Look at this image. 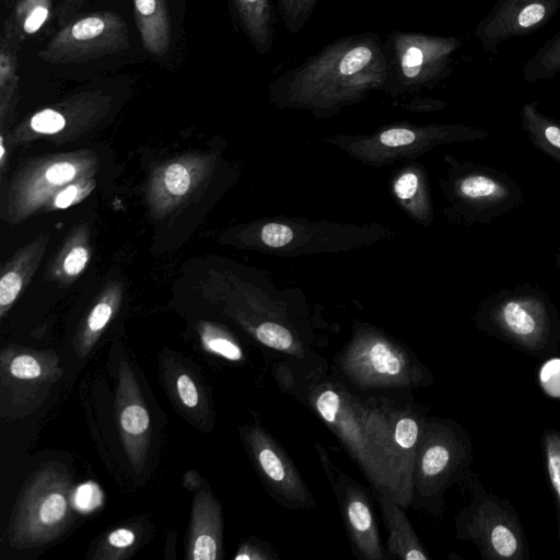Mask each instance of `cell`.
Listing matches in <instances>:
<instances>
[{
    "label": "cell",
    "instance_id": "cell-19",
    "mask_svg": "<svg viewBox=\"0 0 560 560\" xmlns=\"http://www.w3.org/2000/svg\"><path fill=\"white\" fill-rule=\"evenodd\" d=\"M222 551V510L208 489L195 495L188 538V559L215 560Z\"/></svg>",
    "mask_w": 560,
    "mask_h": 560
},
{
    "label": "cell",
    "instance_id": "cell-23",
    "mask_svg": "<svg viewBox=\"0 0 560 560\" xmlns=\"http://www.w3.org/2000/svg\"><path fill=\"white\" fill-rule=\"evenodd\" d=\"M520 117L532 144L560 163V121L541 113L536 101L523 104Z\"/></svg>",
    "mask_w": 560,
    "mask_h": 560
},
{
    "label": "cell",
    "instance_id": "cell-43",
    "mask_svg": "<svg viewBox=\"0 0 560 560\" xmlns=\"http://www.w3.org/2000/svg\"><path fill=\"white\" fill-rule=\"evenodd\" d=\"M3 154H4V148H3V141L1 138V153H0L1 159L3 158Z\"/></svg>",
    "mask_w": 560,
    "mask_h": 560
},
{
    "label": "cell",
    "instance_id": "cell-33",
    "mask_svg": "<svg viewBox=\"0 0 560 560\" xmlns=\"http://www.w3.org/2000/svg\"><path fill=\"white\" fill-rule=\"evenodd\" d=\"M165 185L170 192L184 195L190 186V176L185 166L174 163L166 168Z\"/></svg>",
    "mask_w": 560,
    "mask_h": 560
},
{
    "label": "cell",
    "instance_id": "cell-15",
    "mask_svg": "<svg viewBox=\"0 0 560 560\" xmlns=\"http://www.w3.org/2000/svg\"><path fill=\"white\" fill-rule=\"evenodd\" d=\"M560 11V0H498L475 30L487 51H495L504 42L526 36Z\"/></svg>",
    "mask_w": 560,
    "mask_h": 560
},
{
    "label": "cell",
    "instance_id": "cell-18",
    "mask_svg": "<svg viewBox=\"0 0 560 560\" xmlns=\"http://www.w3.org/2000/svg\"><path fill=\"white\" fill-rule=\"evenodd\" d=\"M460 46L453 37L404 36L399 40V59L404 77L425 81L436 77Z\"/></svg>",
    "mask_w": 560,
    "mask_h": 560
},
{
    "label": "cell",
    "instance_id": "cell-7",
    "mask_svg": "<svg viewBox=\"0 0 560 560\" xmlns=\"http://www.w3.org/2000/svg\"><path fill=\"white\" fill-rule=\"evenodd\" d=\"M462 481L470 500L455 516V537L471 541L486 560H528L526 534L512 503L489 492L471 470Z\"/></svg>",
    "mask_w": 560,
    "mask_h": 560
},
{
    "label": "cell",
    "instance_id": "cell-28",
    "mask_svg": "<svg viewBox=\"0 0 560 560\" xmlns=\"http://www.w3.org/2000/svg\"><path fill=\"white\" fill-rule=\"evenodd\" d=\"M541 451L546 471L557 506L558 540L560 545V431L545 429L541 433Z\"/></svg>",
    "mask_w": 560,
    "mask_h": 560
},
{
    "label": "cell",
    "instance_id": "cell-35",
    "mask_svg": "<svg viewBox=\"0 0 560 560\" xmlns=\"http://www.w3.org/2000/svg\"><path fill=\"white\" fill-rule=\"evenodd\" d=\"M277 558L273 549L267 542L246 541L241 545L235 560H272Z\"/></svg>",
    "mask_w": 560,
    "mask_h": 560
},
{
    "label": "cell",
    "instance_id": "cell-10",
    "mask_svg": "<svg viewBox=\"0 0 560 560\" xmlns=\"http://www.w3.org/2000/svg\"><path fill=\"white\" fill-rule=\"evenodd\" d=\"M282 376L290 392L308 406L334 432L349 455L369 477L363 443V398L352 394L342 383L317 371ZM281 376V375H280Z\"/></svg>",
    "mask_w": 560,
    "mask_h": 560
},
{
    "label": "cell",
    "instance_id": "cell-5",
    "mask_svg": "<svg viewBox=\"0 0 560 560\" xmlns=\"http://www.w3.org/2000/svg\"><path fill=\"white\" fill-rule=\"evenodd\" d=\"M447 164L441 189L451 223L489 224L517 208L524 200L521 186L504 172L445 155Z\"/></svg>",
    "mask_w": 560,
    "mask_h": 560
},
{
    "label": "cell",
    "instance_id": "cell-36",
    "mask_svg": "<svg viewBox=\"0 0 560 560\" xmlns=\"http://www.w3.org/2000/svg\"><path fill=\"white\" fill-rule=\"evenodd\" d=\"M22 287L21 278L15 272L5 273L0 281V305L9 306L18 296Z\"/></svg>",
    "mask_w": 560,
    "mask_h": 560
},
{
    "label": "cell",
    "instance_id": "cell-27",
    "mask_svg": "<svg viewBox=\"0 0 560 560\" xmlns=\"http://www.w3.org/2000/svg\"><path fill=\"white\" fill-rule=\"evenodd\" d=\"M234 2L253 40L257 45H266L270 35L268 0H234Z\"/></svg>",
    "mask_w": 560,
    "mask_h": 560
},
{
    "label": "cell",
    "instance_id": "cell-44",
    "mask_svg": "<svg viewBox=\"0 0 560 560\" xmlns=\"http://www.w3.org/2000/svg\"><path fill=\"white\" fill-rule=\"evenodd\" d=\"M4 2H9L10 0H3Z\"/></svg>",
    "mask_w": 560,
    "mask_h": 560
},
{
    "label": "cell",
    "instance_id": "cell-13",
    "mask_svg": "<svg viewBox=\"0 0 560 560\" xmlns=\"http://www.w3.org/2000/svg\"><path fill=\"white\" fill-rule=\"evenodd\" d=\"M129 47L125 20L112 11H100L77 19L60 28L39 49L38 57L52 65L83 63Z\"/></svg>",
    "mask_w": 560,
    "mask_h": 560
},
{
    "label": "cell",
    "instance_id": "cell-29",
    "mask_svg": "<svg viewBox=\"0 0 560 560\" xmlns=\"http://www.w3.org/2000/svg\"><path fill=\"white\" fill-rule=\"evenodd\" d=\"M200 338L203 348L210 353L233 362L244 359V353L238 342L218 327L206 326L200 331Z\"/></svg>",
    "mask_w": 560,
    "mask_h": 560
},
{
    "label": "cell",
    "instance_id": "cell-42",
    "mask_svg": "<svg viewBox=\"0 0 560 560\" xmlns=\"http://www.w3.org/2000/svg\"><path fill=\"white\" fill-rule=\"evenodd\" d=\"M555 262H556V266L558 267V269H560V247L558 248V250L556 253Z\"/></svg>",
    "mask_w": 560,
    "mask_h": 560
},
{
    "label": "cell",
    "instance_id": "cell-21",
    "mask_svg": "<svg viewBox=\"0 0 560 560\" xmlns=\"http://www.w3.org/2000/svg\"><path fill=\"white\" fill-rule=\"evenodd\" d=\"M393 194L404 211L416 222L430 225L433 208L425 170L419 164H409L397 172Z\"/></svg>",
    "mask_w": 560,
    "mask_h": 560
},
{
    "label": "cell",
    "instance_id": "cell-20",
    "mask_svg": "<svg viewBox=\"0 0 560 560\" xmlns=\"http://www.w3.org/2000/svg\"><path fill=\"white\" fill-rule=\"evenodd\" d=\"M378 502L388 533L385 552L390 558L396 559H430L409 518L405 514V509L387 494L378 493Z\"/></svg>",
    "mask_w": 560,
    "mask_h": 560
},
{
    "label": "cell",
    "instance_id": "cell-14",
    "mask_svg": "<svg viewBox=\"0 0 560 560\" xmlns=\"http://www.w3.org/2000/svg\"><path fill=\"white\" fill-rule=\"evenodd\" d=\"M243 436L256 470L271 497L288 509H311L314 498L278 441L258 423L246 427Z\"/></svg>",
    "mask_w": 560,
    "mask_h": 560
},
{
    "label": "cell",
    "instance_id": "cell-31",
    "mask_svg": "<svg viewBox=\"0 0 560 560\" xmlns=\"http://www.w3.org/2000/svg\"><path fill=\"white\" fill-rule=\"evenodd\" d=\"M136 541V534L132 529L127 527H119L112 530L104 544L103 551L106 550L109 553L105 559H113L114 552H118V558L124 557L122 552L128 551Z\"/></svg>",
    "mask_w": 560,
    "mask_h": 560
},
{
    "label": "cell",
    "instance_id": "cell-39",
    "mask_svg": "<svg viewBox=\"0 0 560 560\" xmlns=\"http://www.w3.org/2000/svg\"><path fill=\"white\" fill-rule=\"evenodd\" d=\"M315 0H282L283 9L289 16L296 19L299 14L307 11Z\"/></svg>",
    "mask_w": 560,
    "mask_h": 560
},
{
    "label": "cell",
    "instance_id": "cell-25",
    "mask_svg": "<svg viewBox=\"0 0 560 560\" xmlns=\"http://www.w3.org/2000/svg\"><path fill=\"white\" fill-rule=\"evenodd\" d=\"M555 78H560V28L523 66V79L528 83Z\"/></svg>",
    "mask_w": 560,
    "mask_h": 560
},
{
    "label": "cell",
    "instance_id": "cell-9",
    "mask_svg": "<svg viewBox=\"0 0 560 560\" xmlns=\"http://www.w3.org/2000/svg\"><path fill=\"white\" fill-rule=\"evenodd\" d=\"M489 132L466 125L395 126L370 136L337 135L327 141L352 159L383 166L409 160L439 145L486 139Z\"/></svg>",
    "mask_w": 560,
    "mask_h": 560
},
{
    "label": "cell",
    "instance_id": "cell-40",
    "mask_svg": "<svg viewBox=\"0 0 560 560\" xmlns=\"http://www.w3.org/2000/svg\"><path fill=\"white\" fill-rule=\"evenodd\" d=\"M78 194V189L74 186L67 187L62 190L55 200V205L58 208H67L73 201Z\"/></svg>",
    "mask_w": 560,
    "mask_h": 560
},
{
    "label": "cell",
    "instance_id": "cell-30",
    "mask_svg": "<svg viewBox=\"0 0 560 560\" xmlns=\"http://www.w3.org/2000/svg\"><path fill=\"white\" fill-rule=\"evenodd\" d=\"M538 383L548 397L560 399V357L544 360L538 370Z\"/></svg>",
    "mask_w": 560,
    "mask_h": 560
},
{
    "label": "cell",
    "instance_id": "cell-17",
    "mask_svg": "<svg viewBox=\"0 0 560 560\" xmlns=\"http://www.w3.org/2000/svg\"><path fill=\"white\" fill-rule=\"evenodd\" d=\"M116 405L125 452L136 472H141L150 443V416L126 361L119 364Z\"/></svg>",
    "mask_w": 560,
    "mask_h": 560
},
{
    "label": "cell",
    "instance_id": "cell-2",
    "mask_svg": "<svg viewBox=\"0 0 560 560\" xmlns=\"http://www.w3.org/2000/svg\"><path fill=\"white\" fill-rule=\"evenodd\" d=\"M475 327L537 359L560 353V315L549 295L529 283L502 289L477 306Z\"/></svg>",
    "mask_w": 560,
    "mask_h": 560
},
{
    "label": "cell",
    "instance_id": "cell-4",
    "mask_svg": "<svg viewBox=\"0 0 560 560\" xmlns=\"http://www.w3.org/2000/svg\"><path fill=\"white\" fill-rule=\"evenodd\" d=\"M337 363L346 378L364 390L412 389L433 381L410 349L366 324L354 328Z\"/></svg>",
    "mask_w": 560,
    "mask_h": 560
},
{
    "label": "cell",
    "instance_id": "cell-24",
    "mask_svg": "<svg viewBox=\"0 0 560 560\" xmlns=\"http://www.w3.org/2000/svg\"><path fill=\"white\" fill-rule=\"evenodd\" d=\"M21 39L12 16L5 19L0 40V90L2 102L9 101L19 80V49Z\"/></svg>",
    "mask_w": 560,
    "mask_h": 560
},
{
    "label": "cell",
    "instance_id": "cell-41",
    "mask_svg": "<svg viewBox=\"0 0 560 560\" xmlns=\"http://www.w3.org/2000/svg\"><path fill=\"white\" fill-rule=\"evenodd\" d=\"M84 0H61L58 8L59 16H65L70 13L71 10L81 5Z\"/></svg>",
    "mask_w": 560,
    "mask_h": 560
},
{
    "label": "cell",
    "instance_id": "cell-3",
    "mask_svg": "<svg viewBox=\"0 0 560 560\" xmlns=\"http://www.w3.org/2000/svg\"><path fill=\"white\" fill-rule=\"evenodd\" d=\"M472 460V440L458 422L427 417L416 450L411 505L441 517L446 490L464 479Z\"/></svg>",
    "mask_w": 560,
    "mask_h": 560
},
{
    "label": "cell",
    "instance_id": "cell-1",
    "mask_svg": "<svg viewBox=\"0 0 560 560\" xmlns=\"http://www.w3.org/2000/svg\"><path fill=\"white\" fill-rule=\"evenodd\" d=\"M363 443L368 480L405 510L411 506L412 472L425 412L413 400L387 396L363 398Z\"/></svg>",
    "mask_w": 560,
    "mask_h": 560
},
{
    "label": "cell",
    "instance_id": "cell-12",
    "mask_svg": "<svg viewBox=\"0 0 560 560\" xmlns=\"http://www.w3.org/2000/svg\"><path fill=\"white\" fill-rule=\"evenodd\" d=\"M62 375L54 352L7 348L0 354L2 416L24 417L37 409Z\"/></svg>",
    "mask_w": 560,
    "mask_h": 560
},
{
    "label": "cell",
    "instance_id": "cell-37",
    "mask_svg": "<svg viewBox=\"0 0 560 560\" xmlns=\"http://www.w3.org/2000/svg\"><path fill=\"white\" fill-rule=\"evenodd\" d=\"M88 261V252L83 247H74L63 261L65 271L74 276L78 275Z\"/></svg>",
    "mask_w": 560,
    "mask_h": 560
},
{
    "label": "cell",
    "instance_id": "cell-34",
    "mask_svg": "<svg viewBox=\"0 0 560 560\" xmlns=\"http://www.w3.org/2000/svg\"><path fill=\"white\" fill-rule=\"evenodd\" d=\"M177 396L187 409H195L199 402V390L194 380L186 373L177 375L175 381Z\"/></svg>",
    "mask_w": 560,
    "mask_h": 560
},
{
    "label": "cell",
    "instance_id": "cell-8",
    "mask_svg": "<svg viewBox=\"0 0 560 560\" xmlns=\"http://www.w3.org/2000/svg\"><path fill=\"white\" fill-rule=\"evenodd\" d=\"M382 70L372 46H340L296 75L292 100L318 107L337 105L378 83Z\"/></svg>",
    "mask_w": 560,
    "mask_h": 560
},
{
    "label": "cell",
    "instance_id": "cell-11",
    "mask_svg": "<svg viewBox=\"0 0 560 560\" xmlns=\"http://www.w3.org/2000/svg\"><path fill=\"white\" fill-rule=\"evenodd\" d=\"M390 235L380 224L354 225L310 222L303 219H272L260 225L258 240L271 254L291 257L350 250Z\"/></svg>",
    "mask_w": 560,
    "mask_h": 560
},
{
    "label": "cell",
    "instance_id": "cell-32",
    "mask_svg": "<svg viewBox=\"0 0 560 560\" xmlns=\"http://www.w3.org/2000/svg\"><path fill=\"white\" fill-rule=\"evenodd\" d=\"M65 116L56 109L46 108L36 113L31 119V127L40 133H56L63 129Z\"/></svg>",
    "mask_w": 560,
    "mask_h": 560
},
{
    "label": "cell",
    "instance_id": "cell-6",
    "mask_svg": "<svg viewBox=\"0 0 560 560\" xmlns=\"http://www.w3.org/2000/svg\"><path fill=\"white\" fill-rule=\"evenodd\" d=\"M72 481L68 469L49 463L27 479L8 526L11 547L30 549L56 539L72 516Z\"/></svg>",
    "mask_w": 560,
    "mask_h": 560
},
{
    "label": "cell",
    "instance_id": "cell-16",
    "mask_svg": "<svg viewBox=\"0 0 560 560\" xmlns=\"http://www.w3.org/2000/svg\"><path fill=\"white\" fill-rule=\"evenodd\" d=\"M329 478L353 553L364 560L384 559L385 550L366 489L342 472Z\"/></svg>",
    "mask_w": 560,
    "mask_h": 560
},
{
    "label": "cell",
    "instance_id": "cell-38",
    "mask_svg": "<svg viewBox=\"0 0 560 560\" xmlns=\"http://www.w3.org/2000/svg\"><path fill=\"white\" fill-rule=\"evenodd\" d=\"M75 170L72 164L62 162L51 165L45 173L46 179L52 184H62L73 178Z\"/></svg>",
    "mask_w": 560,
    "mask_h": 560
},
{
    "label": "cell",
    "instance_id": "cell-26",
    "mask_svg": "<svg viewBox=\"0 0 560 560\" xmlns=\"http://www.w3.org/2000/svg\"><path fill=\"white\" fill-rule=\"evenodd\" d=\"M51 0H18L11 15L21 42L36 34L51 13Z\"/></svg>",
    "mask_w": 560,
    "mask_h": 560
},
{
    "label": "cell",
    "instance_id": "cell-22",
    "mask_svg": "<svg viewBox=\"0 0 560 560\" xmlns=\"http://www.w3.org/2000/svg\"><path fill=\"white\" fill-rule=\"evenodd\" d=\"M135 20L143 47L163 56L171 45V23L166 0H133Z\"/></svg>",
    "mask_w": 560,
    "mask_h": 560
}]
</instances>
